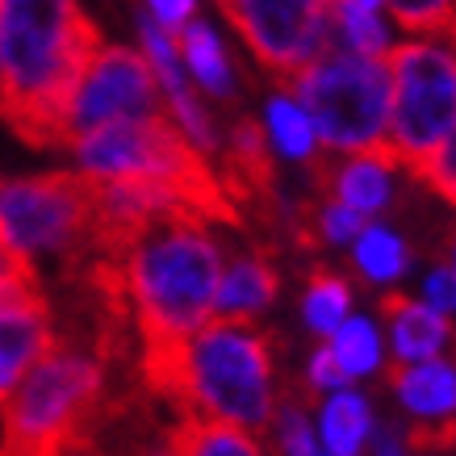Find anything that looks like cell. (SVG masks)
<instances>
[{
    "label": "cell",
    "mask_w": 456,
    "mask_h": 456,
    "mask_svg": "<svg viewBox=\"0 0 456 456\" xmlns=\"http://www.w3.org/2000/svg\"><path fill=\"white\" fill-rule=\"evenodd\" d=\"M381 4L406 34L448 38V29L456 26V0H381Z\"/></svg>",
    "instance_id": "603a6c76"
},
{
    "label": "cell",
    "mask_w": 456,
    "mask_h": 456,
    "mask_svg": "<svg viewBox=\"0 0 456 456\" xmlns=\"http://www.w3.org/2000/svg\"><path fill=\"white\" fill-rule=\"evenodd\" d=\"M381 314L394 327V352L398 364H419V360H436L444 344L452 339V322L448 314L431 310L428 302H411L402 293H386L381 297Z\"/></svg>",
    "instance_id": "4fadbf2b"
},
{
    "label": "cell",
    "mask_w": 456,
    "mask_h": 456,
    "mask_svg": "<svg viewBox=\"0 0 456 456\" xmlns=\"http://www.w3.org/2000/svg\"><path fill=\"white\" fill-rule=\"evenodd\" d=\"M423 302H428L431 310H440V314H456V268L452 264H440V268L428 277Z\"/></svg>",
    "instance_id": "4316f807"
},
{
    "label": "cell",
    "mask_w": 456,
    "mask_h": 456,
    "mask_svg": "<svg viewBox=\"0 0 456 456\" xmlns=\"http://www.w3.org/2000/svg\"><path fill=\"white\" fill-rule=\"evenodd\" d=\"M273 415H277V431H281V448H285V456H331L322 444H318L314 428H310V419H305V406L285 402V406L273 411Z\"/></svg>",
    "instance_id": "d4e9b609"
},
{
    "label": "cell",
    "mask_w": 456,
    "mask_h": 456,
    "mask_svg": "<svg viewBox=\"0 0 456 456\" xmlns=\"http://www.w3.org/2000/svg\"><path fill=\"white\" fill-rule=\"evenodd\" d=\"M444 42H448V51H452V55H456V26L448 29V38H444Z\"/></svg>",
    "instance_id": "1f68e13d"
},
{
    "label": "cell",
    "mask_w": 456,
    "mask_h": 456,
    "mask_svg": "<svg viewBox=\"0 0 456 456\" xmlns=\"http://www.w3.org/2000/svg\"><path fill=\"white\" fill-rule=\"evenodd\" d=\"M406 440H411V448H419V452H448L456 444V419H448V423H419L406 431Z\"/></svg>",
    "instance_id": "83f0119b"
},
{
    "label": "cell",
    "mask_w": 456,
    "mask_h": 456,
    "mask_svg": "<svg viewBox=\"0 0 456 456\" xmlns=\"http://www.w3.org/2000/svg\"><path fill=\"white\" fill-rule=\"evenodd\" d=\"M167 456H264L251 431L218 423V419L184 415L180 428L167 431Z\"/></svg>",
    "instance_id": "9a60e30c"
},
{
    "label": "cell",
    "mask_w": 456,
    "mask_h": 456,
    "mask_svg": "<svg viewBox=\"0 0 456 456\" xmlns=\"http://www.w3.org/2000/svg\"><path fill=\"white\" fill-rule=\"evenodd\" d=\"M331 356L335 364L352 377H369L381 364V335L369 318H344L331 335Z\"/></svg>",
    "instance_id": "ffe728a7"
},
{
    "label": "cell",
    "mask_w": 456,
    "mask_h": 456,
    "mask_svg": "<svg viewBox=\"0 0 456 456\" xmlns=\"http://www.w3.org/2000/svg\"><path fill=\"white\" fill-rule=\"evenodd\" d=\"M310 394L314 389H327V394H335V389H347V373L335 364V356H331V347H318L314 352V360H310Z\"/></svg>",
    "instance_id": "f1b7e54d"
},
{
    "label": "cell",
    "mask_w": 456,
    "mask_h": 456,
    "mask_svg": "<svg viewBox=\"0 0 456 456\" xmlns=\"http://www.w3.org/2000/svg\"><path fill=\"white\" fill-rule=\"evenodd\" d=\"M222 193L243 214V206H268L273 201V155H268V134L256 122H243L231 130L226 142V172H222Z\"/></svg>",
    "instance_id": "30bf717a"
},
{
    "label": "cell",
    "mask_w": 456,
    "mask_h": 456,
    "mask_svg": "<svg viewBox=\"0 0 456 456\" xmlns=\"http://www.w3.org/2000/svg\"><path fill=\"white\" fill-rule=\"evenodd\" d=\"M389 71V134L398 167L440 151L456 130V55L431 42H402L381 55Z\"/></svg>",
    "instance_id": "52a82bcc"
},
{
    "label": "cell",
    "mask_w": 456,
    "mask_h": 456,
    "mask_svg": "<svg viewBox=\"0 0 456 456\" xmlns=\"http://www.w3.org/2000/svg\"><path fill=\"white\" fill-rule=\"evenodd\" d=\"M331 21V34H339L352 55H369V59H381L389 51V34L381 26L377 9H364V4H352V0H335V13L327 17Z\"/></svg>",
    "instance_id": "44dd1931"
},
{
    "label": "cell",
    "mask_w": 456,
    "mask_h": 456,
    "mask_svg": "<svg viewBox=\"0 0 456 456\" xmlns=\"http://www.w3.org/2000/svg\"><path fill=\"white\" fill-rule=\"evenodd\" d=\"M352 260H356L360 277L377 281V285H389V281H398L402 273L411 268L406 243H402L394 231H386V226H364V231L352 239Z\"/></svg>",
    "instance_id": "ac0fdd59"
},
{
    "label": "cell",
    "mask_w": 456,
    "mask_h": 456,
    "mask_svg": "<svg viewBox=\"0 0 456 456\" xmlns=\"http://www.w3.org/2000/svg\"><path fill=\"white\" fill-rule=\"evenodd\" d=\"M373 456H406L402 448V431L398 428H381L373 436Z\"/></svg>",
    "instance_id": "4dcf8cb0"
},
{
    "label": "cell",
    "mask_w": 456,
    "mask_h": 456,
    "mask_svg": "<svg viewBox=\"0 0 456 456\" xmlns=\"http://www.w3.org/2000/svg\"><path fill=\"white\" fill-rule=\"evenodd\" d=\"M101 51L76 0H0V118L29 147H68V110Z\"/></svg>",
    "instance_id": "6da1fadb"
},
{
    "label": "cell",
    "mask_w": 456,
    "mask_h": 456,
    "mask_svg": "<svg viewBox=\"0 0 456 456\" xmlns=\"http://www.w3.org/2000/svg\"><path fill=\"white\" fill-rule=\"evenodd\" d=\"M0 97H4V93H0Z\"/></svg>",
    "instance_id": "d590c367"
},
{
    "label": "cell",
    "mask_w": 456,
    "mask_h": 456,
    "mask_svg": "<svg viewBox=\"0 0 456 456\" xmlns=\"http://www.w3.org/2000/svg\"><path fill=\"white\" fill-rule=\"evenodd\" d=\"M113 260L122 264L130 322L142 344L139 369L155 373L214 314L222 281L218 239L206 222L155 218Z\"/></svg>",
    "instance_id": "7a4b0ae2"
},
{
    "label": "cell",
    "mask_w": 456,
    "mask_h": 456,
    "mask_svg": "<svg viewBox=\"0 0 456 456\" xmlns=\"http://www.w3.org/2000/svg\"><path fill=\"white\" fill-rule=\"evenodd\" d=\"M352 310V285L344 277H335L327 268H314L305 281V327L314 335H335V327Z\"/></svg>",
    "instance_id": "d6986e66"
},
{
    "label": "cell",
    "mask_w": 456,
    "mask_h": 456,
    "mask_svg": "<svg viewBox=\"0 0 456 456\" xmlns=\"http://www.w3.org/2000/svg\"><path fill=\"white\" fill-rule=\"evenodd\" d=\"M147 4H151V17L167 34H176V29L189 26V21H193V9H197V0H147Z\"/></svg>",
    "instance_id": "f546056e"
},
{
    "label": "cell",
    "mask_w": 456,
    "mask_h": 456,
    "mask_svg": "<svg viewBox=\"0 0 456 456\" xmlns=\"http://www.w3.org/2000/svg\"><path fill=\"white\" fill-rule=\"evenodd\" d=\"M55 322L51 305H13L0 310V406L13 394V386L26 377L34 360H42L55 347Z\"/></svg>",
    "instance_id": "8fae6325"
},
{
    "label": "cell",
    "mask_w": 456,
    "mask_h": 456,
    "mask_svg": "<svg viewBox=\"0 0 456 456\" xmlns=\"http://www.w3.org/2000/svg\"><path fill=\"white\" fill-rule=\"evenodd\" d=\"M285 97L302 105L327 151H373L389 134V71L381 59L322 51L285 84Z\"/></svg>",
    "instance_id": "5b68a950"
},
{
    "label": "cell",
    "mask_w": 456,
    "mask_h": 456,
    "mask_svg": "<svg viewBox=\"0 0 456 456\" xmlns=\"http://www.w3.org/2000/svg\"><path fill=\"white\" fill-rule=\"evenodd\" d=\"M406 172L415 180H423L431 193L444 197L448 206H456V130L448 134V142H444L440 151L423 155V159H415V164H406Z\"/></svg>",
    "instance_id": "cb8c5ba5"
},
{
    "label": "cell",
    "mask_w": 456,
    "mask_h": 456,
    "mask_svg": "<svg viewBox=\"0 0 456 456\" xmlns=\"http://www.w3.org/2000/svg\"><path fill=\"white\" fill-rule=\"evenodd\" d=\"M172 42H176V55L189 63L193 80L206 88L209 97H218V101L231 97V88H235V80H231V63H226V51H222L218 34H214L206 21H189L184 29L172 34Z\"/></svg>",
    "instance_id": "2e32d148"
},
{
    "label": "cell",
    "mask_w": 456,
    "mask_h": 456,
    "mask_svg": "<svg viewBox=\"0 0 456 456\" xmlns=\"http://www.w3.org/2000/svg\"><path fill=\"white\" fill-rule=\"evenodd\" d=\"M218 9L281 88L331 51V21L318 0H218Z\"/></svg>",
    "instance_id": "ba28073f"
},
{
    "label": "cell",
    "mask_w": 456,
    "mask_h": 456,
    "mask_svg": "<svg viewBox=\"0 0 456 456\" xmlns=\"http://www.w3.org/2000/svg\"><path fill=\"white\" fill-rule=\"evenodd\" d=\"M352 4H364V9H377L381 0H352Z\"/></svg>",
    "instance_id": "d6a6232c"
},
{
    "label": "cell",
    "mask_w": 456,
    "mask_h": 456,
    "mask_svg": "<svg viewBox=\"0 0 456 456\" xmlns=\"http://www.w3.org/2000/svg\"><path fill=\"white\" fill-rule=\"evenodd\" d=\"M273 297H277V273H273V264L264 260V256H243V260H235L222 273L214 314L256 322V314L268 310Z\"/></svg>",
    "instance_id": "5bb4252c"
},
{
    "label": "cell",
    "mask_w": 456,
    "mask_h": 456,
    "mask_svg": "<svg viewBox=\"0 0 456 456\" xmlns=\"http://www.w3.org/2000/svg\"><path fill=\"white\" fill-rule=\"evenodd\" d=\"M264 118H268V139L277 142V151L285 155V159H310L314 155V126H310V118L302 113V105L293 97H273L268 101V110H264Z\"/></svg>",
    "instance_id": "7402d4cb"
},
{
    "label": "cell",
    "mask_w": 456,
    "mask_h": 456,
    "mask_svg": "<svg viewBox=\"0 0 456 456\" xmlns=\"http://www.w3.org/2000/svg\"><path fill=\"white\" fill-rule=\"evenodd\" d=\"M448 264H452V268H456V243H452V260H448Z\"/></svg>",
    "instance_id": "836d02e7"
},
{
    "label": "cell",
    "mask_w": 456,
    "mask_h": 456,
    "mask_svg": "<svg viewBox=\"0 0 456 456\" xmlns=\"http://www.w3.org/2000/svg\"><path fill=\"white\" fill-rule=\"evenodd\" d=\"M318 4H335V0H318Z\"/></svg>",
    "instance_id": "e575fe53"
},
{
    "label": "cell",
    "mask_w": 456,
    "mask_h": 456,
    "mask_svg": "<svg viewBox=\"0 0 456 456\" xmlns=\"http://www.w3.org/2000/svg\"><path fill=\"white\" fill-rule=\"evenodd\" d=\"M389 386L398 402L419 423H448L456 419V364L452 360H419V364H394Z\"/></svg>",
    "instance_id": "7c38bea8"
},
{
    "label": "cell",
    "mask_w": 456,
    "mask_h": 456,
    "mask_svg": "<svg viewBox=\"0 0 456 456\" xmlns=\"http://www.w3.org/2000/svg\"><path fill=\"white\" fill-rule=\"evenodd\" d=\"M105 364L97 352L55 344L0 406V456H93Z\"/></svg>",
    "instance_id": "3957f363"
},
{
    "label": "cell",
    "mask_w": 456,
    "mask_h": 456,
    "mask_svg": "<svg viewBox=\"0 0 456 456\" xmlns=\"http://www.w3.org/2000/svg\"><path fill=\"white\" fill-rule=\"evenodd\" d=\"M184 415L218 419L231 428L260 431L273 419V356L256 322L214 318L201 322L176 360L164 394Z\"/></svg>",
    "instance_id": "277c9868"
},
{
    "label": "cell",
    "mask_w": 456,
    "mask_h": 456,
    "mask_svg": "<svg viewBox=\"0 0 456 456\" xmlns=\"http://www.w3.org/2000/svg\"><path fill=\"white\" fill-rule=\"evenodd\" d=\"M373 428V411L369 402L352 394V389H335L331 402L322 406V444L331 456H360L364 440Z\"/></svg>",
    "instance_id": "e0dca14e"
},
{
    "label": "cell",
    "mask_w": 456,
    "mask_h": 456,
    "mask_svg": "<svg viewBox=\"0 0 456 456\" xmlns=\"http://www.w3.org/2000/svg\"><path fill=\"white\" fill-rule=\"evenodd\" d=\"M97 197L84 172L0 180V243L21 256H59L63 268H80L93 251Z\"/></svg>",
    "instance_id": "8992f818"
},
{
    "label": "cell",
    "mask_w": 456,
    "mask_h": 456,
    "mask_svg": "<svg viewBox=\"0 0 456 456\" xmlns=\"http://www.w3.org/2000/svg\"><path fill=\"white\" fill-rule=\"evenodd\" d=\"M364 226H369V218H364V214H356V209L339 206L335 197H327V206L318 209V218H314V231H318V239H322V243H352Z\"/></svg>",
    "instance_id": "484cf974"
},
{
    "label": "cell",
    "mask_w": 456,
    "mask_h": 456,
    "mask_svg": "<svg viewBox=\"0 0 456 456\" xmlns=\"http://www.w3.org/2000/svg\"><path fill=\"white\" fill-rule=\"evenodd\" d=\"M167 113V105L155 93V71L130 46H101L93 68L84 71L80 88L68 110V147L84 134L113 122H139Z\"/></svg>",
    "instance_id": "9c48e42d"
}]
</instances>
